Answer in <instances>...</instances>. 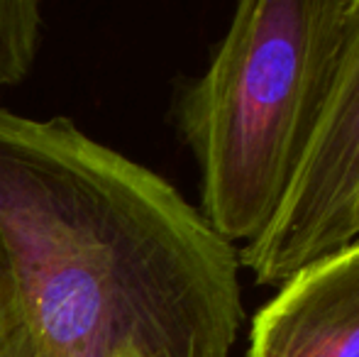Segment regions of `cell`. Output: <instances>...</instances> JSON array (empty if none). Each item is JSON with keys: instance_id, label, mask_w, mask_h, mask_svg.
Segmentation results:
<instances>
[{"instance_id": "1", "label": "cell", "mask_w": 359, "mask_h": 357, "mask_svg": "<svg viewBox=\"0 0 359 357\" xmlns=\"http://www.w3.org/2000/svg\"><path fill=\"white\" fill-rule=\"evenodd\" d=\"M0 245L44 357H230L240 250L69 118L0 105Z\"/></svg>"}, {"instance_id": "2", "label": "cell", "mask_w": 359, "mask_h": 357, "mask_svg": "<svg viewBox=\"0 0 359 357\" xmlns=\"http://www.w3.org/2000/svg\"><path fill=\"white\" fill-rule=\"evenodd\" d=\"M359 0H242L208 69L176 100L201 172V215L255 243L274 220L332 76Z\"/></svg>"}, {"instance_id": "3", "label": "cell", "mask_w": 359, "mask_h": 357, "mask_svg": "<svg viewBox=\"0 0 359 357\" xmlns=\"http://www.w3.org/2000/svg\"><path fill=\"white\" fill-rule=\"evenodd\" d=\"M359 206V5L284 201L269 228L240 250L259 286H281L306 264L355 243Z\"/></svg>"}, {"instance_id": "4", "label": "cell", "mask_w": 359, "mask_h": 357, "mask_svg": "<svg viewBox=\"0 0 359 357\" xmlns=\"http://www.w3.org/2000/svg\"><path fill=\"white\" fill-rule=\"evenodd\" d=\"M247 357H359V240L298 269L259 306Z\"/></svg>"}, {"instance_id": "5", "label": "cell", "mask_w": 359, "mask_h": 357, "mask_svg": "<svg viewBox=\"0 0 359 357\" xmlns=\"http://www.w3.org/2000/svg\"><path fill=\"white\" fill-rule=\"evenodd\" d=\"M37 0H0V93L25 81L42 42Z\"/></svg>"}, {"instance_id": "6", "label": "cell", "mask_w": 359, "mask_h": 357, "mask_svg": "<svg viewBox=\"0 0 359 357\" xmlns=\"http://www.w3.org/2000/svg\"><path fill=\"white\" fill-rule=\"evenodd\" d=\"M37 355V343L32 333L25 325L22 316L8 323L0 330V357H34Z\"/></svg>"}, {"instance_id": "7", "label": "cell", "mask_w": 359, "mask_h": 357, "mask_svg": "<svg viewBox=\"0 0 359 357\" xmlns=\"http://www.w3.org/2000/svg\"><path fill=\"white\" fill-rule=\"evenodd\" d=\"M20 316L18 299H15V286H13V274L8 267V257H5V250L0 245V330L8 323H13Z\"/></svg>"}, {"instance_id": "8", "label": "cell", "mask_w": 359, "mask_h": 357, "mask_svg": "<svg viewBox=\"0 0 359 357\" xmlns=\"http://www.w3.org/2000/svg\"><path fill=\"white\" fill-rule=\"evenodd\" d=\"M355 240H359V206H357V213H355Z\"/></svg>"}, {"instance_id": "9", "label": "cell", "mask_w": 359, "mask_h": 357, "mask_svg": "<svg viewBox=\"0 0 359 357\" xmlns=\"http://www.w3.org/2000/svg\"><path fill=\"white\" fill-rule=\"evenodd\" d=\"M34 357H44L42 353H39V348H37V355H34Z\"/></svg>"}]
</instances>
